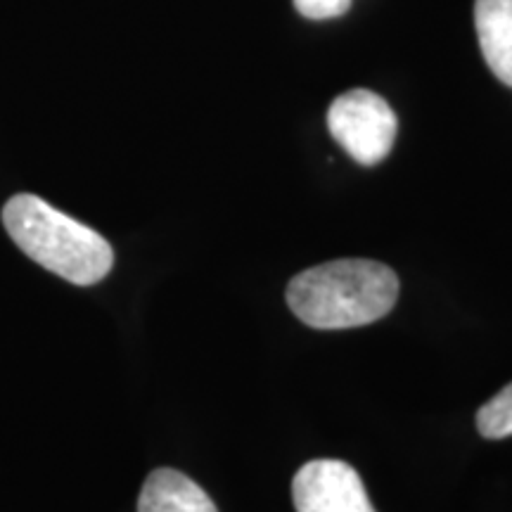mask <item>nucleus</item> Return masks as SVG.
Segmentation results:
<instances>
[{
    "label": "nucleus",
    "instance_id": "f257e3e1",
    "mask_svg": "<svg viewBox=\"0 0 512 512\" xmlns=\"http://www.w3.org/2000/svg\"><path fill=\"white\" fill-rule=\"evenodd\" d=\"M399 278L389 266L368 259H339L294 275L287 304L316 330H347L375 323L394 309Z\"/></svg>",
    "mask_w": 512,
    "mask_h": 512
},
{
    "label": "nucleus",
    "instance_id": "f03ea898",
    "mask_svg": "<svg viewBox=\"0 0 512 512\" xmlns=\"http://www.w3.org/2000/svg\"><path fill=\"white\" fill-rule=\"evenodd\" d=\"M3 223L29 259L69 283H100L114 266L110 242L36 195H15L5 204Z\"/></svg>",
    "mask_w": 512,
    "mask_h": 512
},
{
    "label": "nucleus",
    "instance_id": "7ed1b4c3",
    "mask_svg": "<svg viewBox=\"0 0 512 512\" xmlns=\"http://www.w3.org/2000/svg\"><path fill=\"white\" fill-rule=\"evenodd\" d=\"M328 128L351 159L375 166L392 152L399 121L389 102L373 91L342 93L328 110Z\"/></svg>",
    "mask_w": 512,
    "mask_h": 512
},
{
    "label": "nucleus",
    "instance_id": "20e7f679",
    "mask_svg": "<svg viewBox=\"0 0 512 512\" xmlns=\"http://www.w3.org/2000/svg\"><path fill=\"white\" fill-rule=\"evenodd\" d=\"M297 512H375L363 479L344 460H311L294 475Z\"/></svg>",
    "mask_w": 512,
    "mask_h": 512
},
{
    "label": "nucleus",
    "instance_id": "39448f33",
    "mask_svg": "<svg viewBox=\"0 0 512 512\" xmlns=\"http://www.w3.org/2000/svg\"><path fill=\"white\" fill-rule=\"evenodd\" d=\"M138 512H219L200 484L183 472L162 467L145 479Z\"/></svg>",
    "mask_w": 512,
    "mask_h": 512
},
{
    "label": "nucleus",
    "instance_id": "423d86ee",
    "mask_svg": "<svg viewBox=\"0 0 512 512\" xmlns=\"http://www.w3.org/2000/svg\"><path fill=\"white\" fill-rule=\"evenodd\" d=\"M475 27L489 69L512 88V0H477Z\"/></svg>",
    "mask_w": 512,
    "mask_h": 512
},
{
    "label": "nucleus",
    "instance_id": "0eeeda50",
    "mask_svg": "<svg viewBox=\"0 0 512 512\" xmlns=\"http://www.w3.org/2000/svg\"><path fill=\"white\" fill-rule=\"evenodd\" d=\"M477 430L484 439L512 437V382L479 408Z\"/></svg>",
    "mask_w": 512,
    "mask_h": 512
},
{
    "label": "nucleus",
    "instance_id": "6e6552de",
    "mask_svg": "<svg viewBox=\"0 0 512 512\" xmlns=\"http://www.w3.org/2000/svg\"><path fill=\"white\" fill-rule=\"evenodd\" d=\"M294 8L306 19H335L351 8V0H294Z\"/></svg>",
    "mask_w": 512,
    "mask_h": 512
}]
</instances>
